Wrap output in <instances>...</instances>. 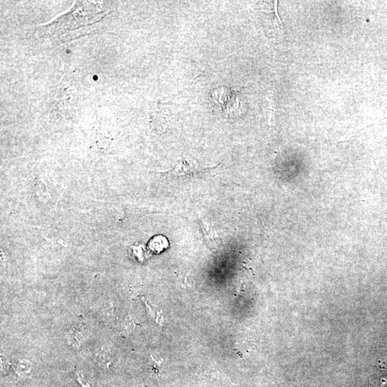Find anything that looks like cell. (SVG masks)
Masks as SVG:
<instances>
[{"instance_id": "277c9868", "label": "cell", "mask_w": 387, "mask_h": 387, "mask_svg": "<svg viewBox=\"0 0 387 387\" xmlns=\"http://www.w3.org/2000/svg\"><path fill=\"white\" fill-rule=\"evenodd\" d=\"M274 11H275V14H275L276 19H275V21H274V23H275V25L277 27H283V22H282V21L280 18V16L279 14V12H278V2L277 1L275 2V10H274Z\"/></svg>"}, {"instance_id": "3957f363", "label": "cell", "mask_w": 387, "mask_h": 387, "mask_svg": "<svg viewBox=\"0 0 387 387\" xmlns=\"http://www.w3.org/2000/svg\"><path fill=\"white\" fill-rule=\"evenodd\" d=\"M165 242H167V239L164 237L156 236L152 239L149 247L152 251L158 253L165 250L167 247V245L165 244Z\"/></svg>"}, {"instance_id": "7a4b0ae2", "label": "cell", "mask_w": 387, "mask_h": 387, "mask_svg": "<svg viewBox=\"0 0 387 387\" xmlns=\"http://www.w3.org/2000/svg\"><path fill=\"white\" fill-rule=\"evenodd\" d=\"M199 224L206 246L209 250L214 251L217 249L219 240L216 229L211 223L208 222L204 218L199 217Z\"/></svg>"}, {"instance_id": "6da1fadb", "label": "cell", "mask_w": 387, "mask_h": 387, "mask_svg": "<svg viewBox=\"0 0 387 387\" xmlns=\"http://www.w3.org/2000/svg\"><path fill=\"white\" fill-rule=\"evenodd\" d=\"M211 169L212 167H201L194 163L193 161L185 159L179 161L169 173L174 177L175 180H187L193 178V177L199 175L207 169Z\"/></svg>"}]
</instances>
